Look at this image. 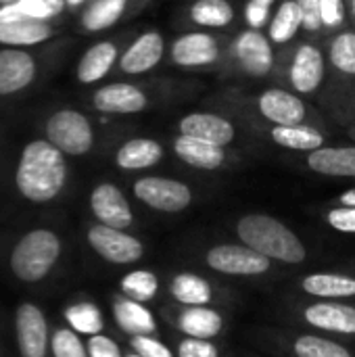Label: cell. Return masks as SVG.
<instances>
[{
    "label": "cell",
    "mask_w": 355,
    "mask_h": 357,
    "mask_svg": "<svg viewBox=\"0 0 355 357\" xmlns=\"http://www.w3.org/2000/svg\"><path fill=\"white\" fill-rule=\"evenodd\" d=\"M172 149H174V155L192 169L218 172V169L226 167V163H228L226 146H218V144H211V142H205L199 138L178 134L172 142Z\"/></svg>",
    "instance_id": "21"
},
{
    "label": "cell",
    "mask_w": 355,
    "mask_h": 357,
    "mask_svg": "<svg viewBox=\"0 0 355 357\" xmlns=\"http://www.w3.org/2000/svg\"><path fill=\"white\" fill-rule=\"evenodd\" d=\"M349 134H352V136H354V138H355V128H354V130H352V132H349Z\"/></svg>",
    "instance_id": "50"
},
{
    "label": "cell",
    "mask_w": 355,
    "mask_h": 357,
    "mask_svg": "<svg viewBox=\"0 0 355 357\" xmlns=\"http://www.w3.org/2000/svg\"><path fill=\"white\" fill-rule=\"evenodd\" d=\"M255 107L270 126H301L310 119V107L305 100L293 90L285 88L264 90L257 96Z\"/></svg>",
    "instance_id": "12"
},
{
    "label": "cell",
    "mask_w": 355,
    "mask_h": 357,
    "mask_svg": "<svg viewBox=\"0 0 355 357\" xmlns=\"http://www.w3.org/2000/svg\"><path fill=\"white\" fill-rule=\"evenodd\" d=\"M308 169L326 178H355V144L352 146H322L308 153Z\"/></svg>",
    "instance_id": "23"
},
{
    "label": "cell",
    "mask_w": 355,
    "mask_h": 357,
    "mask_svg": "<svg viewBox=\"0 0 355 357\" xmlns=\"http://www.w3.org/2000/svg\"><path fill=\"white\" fill-rule=\"evenodd\" d=\"M46 136L65 155H86L94 144V132L88 117L73 109H63L46 121Z\"/></svg>",
    "instance_id": "8"
},
{
    "label": "cell",
    "mask_w": 355,
    "mask_h": 357,
    "mask_svg": "<svg viewBox=\"0 0 355 357\" xmlns=\"http://www.w3.org/2000/svg\"><path fill=\"white\" fill-rule=\"evenodd\" d=\"M169 56L178 67L201 69L213 65L220 59V44L205 31H190L174 40Z\"/></svg>",
    "instance_id": "18"
},
{
    "label": "cell",
    "mask_w": 355,
    "mask_h": 357,
    "mask_svg": "<svg viewBox=\"0 0 355 357\" xmlns=\"http://www.w3.org/2000/svg\"><path fill=\"white\" fill-rule=\"evenodd\" d=\"M322 220L326 228H331L333 232L343 234V236H355V207L331 205L322 213Z\"/></svg>",
    "instance_id": "37"
},
{
    "label": "cell",
    "mask_w": 355,
    "mask_h": 357,
    "mask_svg": "<svg viewBox=\"0 0 355 357\" xmlns=\"http://www.w3.org/2000/svg\"><path fill=\"white\" fill-rule=\"evenodd\" d=\"M65 6V0H19L15 4L0 8V23L21 21V19H36L44 21L59 15Z\"/></svg>",
    "instance_id": "31"
},
{
    "label": "cell",
    "mask_w": 355,
    "mask_h": 357,
    "mask_svg": "<svg viewBox=\"0 0 355 357\" xmlns=\"http://www.w3.org/2000/svg\"><path fill=\"white\" fill-rule=\"evenodd\" d=\"M347 15L345 0H320V19L322 31H337L343 27Z\"/></svg>",
    "instance_id": "41"
},
{
    "label": "cell",
    "mask_w": 355,
    "mask_h": 357,
    "mask_svg": "<svg viewBox=\"0 0 355 357\" xmlns=\"http://www.w3.org/2000/svg\"><path fill=\"white\" fill-rule=\"evenodd\" d=\"M163 316L180 337H190V339L216 341L228 328L226 314L216 305L182 307L172 303L169 310H163Z\"/></svg>",
    "instance_id": "7"
},
{
    "label": "cell",
    "mask_w": 355,
    "mask_h": 357,
    "mask_svg": "<svg viewBox=\"0 0 355 357\" xmlns=\"http://www.w3.org/2000/svg\"><path fill=\"white\" fill-rule=\"evenodd\" d=\"M117 61V46L113 42H98L86 50L77 65V79L82 84H94L103 79Z\"/></svg>",
    "instance_id": "28"
},
{
    "label": "cell",
    "mask_w": 355,
    "mask_h": 357,
    "mask_svg": "<svg viewBox=\"0 0 355 357\" xmlns=\"http://www.w3.org/2000/svg\"><path fill=\"white\" fill-rule=\"evenodd\" d=\"M123 10H126V0H96L82 17V25L86 31L107 29L123 15Z\"/></svg>",
    "instance_id": "36"
},
{
    "label": "cell",
    "mask_w": 355,
    "mask_h": 357,
    "mask_svg": "<svg viewBox=\"0 0 355 357\" xmlns=\"http://www.w3.org/2000/svg\"><path fill=\"white\" fill-rule=\"evenodd\" d=\"M65 320L69 322V326L77 335L94 337V335H103V328H105V320H103L100 310L94 303H88V301L67 307L65 310Z\"/></svg>",
    "instance_id": "35"
},
{
    "label": "cell",
    "mask_w": 355,
    "mask_h": 357,
    "mask_svg": "<svg viewBox=\"0 0 355 357\" xmlns=\"http://www.w3.org/2000/svg\"><path fill=\"white\" fill-rule=\"evenodd\" d=\"M52 354L54 357H90L75 331L69 328H59L52 335Z\"/></svg>",
    "instance_id": "39"
},
{
    "label": "cell",
    "mask_w": 355,
    "mask_h": 357,
    "mask_svg": "<svg viewBox=\"0 0 355 357\" xmlns=\"http://www.w3.org/2000/svg\"><path fill=\"white\" fill-rule=\"evenodd\" d=\"M201 264L213 274L232 278H262L274 272V261L243 243L211 245L201 253Z\"/></svg>",
    "instance_id": "5"
},
{
    "label": "cell",
    "mask_w": 355,
    "mask_h": 357,
    "mask_svg": "<svg viewBox=\"0 0 355 357\" xmlns=\"http://www.w3.org/2000/svg\"><path fill=\"white\" fill-rule=\"evenodd\" d=\"M52 36V27L44 21L21 19L10 23H0V42L8 46H31L44 42Z\"/></svg>",
    "instance_id": "29"
},
{
    "label": "cell",
    "mask_w": 355,
    "mask_h": 357,
    "mask_svg": "<svg viewBox=\"0 0 355 357\" xmlns=\"http://www.w3.org/2000/svg\"><path fill=\"white\" fill-rule=\"evenodd\" d=\"M88 356L90 357H123L126 354H121L119 345L111 339V337H105V335H94L88 339Z\"/></svg>",
    "instance_id": "43"
},
{
    "label": "cell",
    "mask_w": 355,
    "mask_h": 357,
    "mask_svg": "<svg viewBox=\"0 0 355 357\" xmlns=\"http://www.w3.org/2000/svg\"><path fill=\"white\" fill-rule=\"evenodd\" d=\"M167 297L174 305L201 307L218 303V287L203 274L192 270H180L167 280Z\"/></svg>",
    "instance_id": "16"
},
{
    "label": "cell",
    "mask_w": 355,
    "mask_h": 357,
    "mask_svg": "<svg viewBox=\"0 0 355 357\" xmlns=\"http://www.w3.org/2000/svg\"><path fill=\"white\" fill-rule=\"evenodd\" d=\"M335 205H347V207H355V186L352 188H345L337 199H335Z\"/></svg>",
    "instance_id": "45"
},
{
    "label": "cell",
    "mask_w": 355,
    "mask_h": 357,
    "mask_svg": "<svg viewBox=\"0 0 355 357\" xmlns=\"http://www.w3.org/2000/svg\"><path fill=\"white\" fill-rule=\"evenodd\" d=\"M328 63L331 67L345 75L355 77V31L354 29H343L337 36L331 38L328 44Z\"/></svg>",
    "instance_id": "34"
},
{
    "label": "cell",
    "mask_w": 355,
    "mask_h": 357,
    "mask_svg": "<svg viewBox=\"0 0 355 357\" xmlns=\"http://www.w3.org/2000/svg\"><path fill=\"white\" fill-rule=\"evenodd\" d=\"M182 136L199 138L218 146H230L236 140V128L230 119L209 111H192L178 121Z\"/></svg>",
    "instance_id": "17"
},
{
    "label": "cell",
    "mask_w": 355,
    "mask_h": 357,
    "mask_svg": "<svg viewBox=\"0 0 355 357\" xmlns=\"http://www.w3.org/2000/svg\"><path fill=\"white\" fill-rule=\"evenodd\" d=\"M303 10V29L308 33H320L322 31V19H320V0H297Z\"/></svg>",
    "instance_id": "44"
},
{
    "label": "cell",
    "mask_w": 355,
    "mask_h": 357,
    "mask_svg": "<svg viewBox=\"0 0 355 357\" xmlns=\"http://www.w3.org/2000/svg\"><path fill=\"white\" fill-rule=\"evenodd\" d=\"M274 0H249L245 8V19L251 29H262L270 19V8Z\"/></svg>",
    "instance_id": "42"
},
{
    "label": "cell",
    "mask_w": 355,
    "mask_h": 357,
    "mask_svg": "<svg viewBox=\"0 0 355 357\" xmlns=\"http://www.w3.org/2000/svg\"><path fill=\"white\" fill-rule=\"evenodd\" d=\"M165 54V38L157 29L140 33L121 54L119 69L128 75H138L155 69Z\"/></svg>",
    "instance_id": "20"
},
{
    "label": "cell",
    "mask_w": 355,
    "mask_h": 357,
    "mask_svg": "<svg viewBox=\"0 0 355 357\" xmlns=\"http://www.w3.org/2000/svg\"><path fill=\"white\" fill-rule=\"evenodd\" d=\"M113 318L115 324L132 339V337H144V335H157V320L153 312L134 299H128L123 295L113 299Z\"/></svg>",
    "instance_id": "25"
},
{
    "label": "cell",
    "mask_w": 355,
    "mask_h": 357,
    "mask_svg": "<svg viewBox=\"0 0 355 357\" xmlns=\"http://www.w3.org/2000/svg\"><path fill=\"white\" fill-rule=\"evenodd\" d=\"M349 10H352V17L355 21V0H349Z\"/></svg>",
    "instance_id": "46"
},
{
    "label": "cell",
    "mask_w": 355,
    "mask_h": 357,
    "mask_svg": "<svg viewBox=\"0 0 355 357\" xmlns=\"http://www.w3.org/2000/svg\"><path fill=\"white\" fill-rule=\"evenodd\" d=\"M90 209L98 224L109 228L128 230L136 222L126 195L111 182H100L98 186H94V190L90 192Z\"/></svg>",
    "instance_id": "14"
},
{
    "label": "cell",
    "mask_w": 355,
    "mask_h": 357,
    "mask_svg": "<svg viewBox=\"0 0 355 357\" xmlns=\"http://www.w3.org/2000/svg\"><path fill=\"white\" fill-rule=\"evenodd\" d=\"M92 105L100 113L134 115L149 107V98L138 86L126 84V82H115V84H107V86L98 88L92 96Z\"/></svg>",
    "instance_id": "19"
},
{
    "label": "cell",
    "mask_w": 355,
    "mask_h": 357,
    "mask_svg": "<svg viewBox=\"0 0 355 357\" xmlns=\"http://www.w3.org/2000/svg\"><path fill=\"white\" fill-rule=\"evenodd\" d=\"M119 291L123 297L146 305L159 293V278L151 270H132L119 280Z\"/></svg>",
    "instance_id": "33"
},
{
    "label": "cell",
    "mask_w": 355,
    "mask_h": 357,
    "mask_svg": "<svg viewBox=\"0 0 355 357\" xmlns=\"http://www.w3.org/2000/svg\"><path fill=\"white\" fill-rule=\"evenodd\" d=\"M90 247L109 264L132 266L144 259V243L128 230L96 224L88 230Z\"/></svg>",
    "instance_id": "10"
},
{
    "label": "cell",
    "mask_w": 355,
    "mask_h": 357,
    "mask_svg": "<svg viewBox=\"0 0 355 357\" xmlns=\"http://www.w3.org/2000/svg\"><path fill=\"white\" fill-rule=\"evenodd\" d=\"M326 75V56L320 46L312 42H301L291 59L289 86L299 96L316 94Z\"/></svg>",
    "instance_id": "11"
},
{
    "label": "cell",
    "mask_w": 355,
    "mask_h": 357,
    "mask_svg": "<svg viewBox=\"0 0 355 357\" xmlns=\"http://www.w3.org/2000/svg\"><path fill=\"white\" fill-rule=\"evenodd\" d=\"M36 63L31 54L19 48L0 50V94H13L31 84Z\"/></svg>",
    "instance_id": "24"
},
{
    "label": "cell",
    "mask_w": 355,
    "mask_h": 357,
    "mask_svg": "<svg viewBox=\"0 0 355 357\" xmlns=\"http://www.w3.org/2000/svg\"><path fill=\"white\" fill-rule=\"evenodd\" d=\"M132 192L149 209L167 215L190 209L195 201V190L190 184L165 176H142L132 184Z\"/></svg>",
    "instance_id": "6"
},
{
    "label": "cell",
    "mask_w": 355,
    "mask_h": 357,
    "mask_svg": "<svg viewBox=\"0 0 355 357\" xmlns=\"http://www.w3.org/2000/svg\"><path fill=\"white\" fill-rule=\"evenodd\" d=\"M268 138L278 144L280 149L295 151V153H312L322 146H326V134L312 126V123H301V126H270L268 128Z\"/></svg>",
    "instance_id": "27"
},
{
    "label": "cell",
    "mask_w": 355,
    "mask_h": 357,
    "mask_svg": "<svg viewBox=\"0 0 355 357\" xmlns=\"http://www.w3.org/2000/svg\"><path fill=\"white\" fill-rule=\"evenodd\" d=\"M67 2H69V4H71V6H75V4H80V2H82V0H67Z\"/></svg>",
    "instance_id": "49"
},
{
    "label": "cell",
    "mask_w": 355,
    "mask_h": 357,
    "mask_svg": "<svg viewBox=\"0 0 355 357\" xmlns=\"http://www.w3.org/2000/svg\"><path fill=\"white\" fill-rule=\"evenodd\" d=\"M232 56L241 71L253 77H264L274 67L272 40L259 29H245L232 42Z\"/></svg>",
    "instance_id": "13"
},
{
    "label": "cell",
    "mask_w": 355,
    "mask_h": 357,
    "mask_svg": "<svg viewBox=\"0 0 355 357\" xmlns=\"http://www.w3.org/2000/svg\"><path fill=\"white\" fill-rule=\"evenodd\" d=\"M272 343L289 357H355V347L341 339L320 335L314 331L303 333H270Z\"/></svg>",
    "instance_id": "9"
},
{
    "label": "cell",
    "mask_w": 355,
    "mask_h": 357,
    "mask_svg": "<svg viewBox=\"0 0 355 357\" xmlns=\"http://www.w3.org/2000/svg\"><path fill=\"white\" fill-rule=\"evenodd\" d=\"M301 27H303V10L299 2L285 0L270 21L268 38L272 40V44H287L297 36Z\"/></svg>",
    "instance_id": "30"
},
{
    "label": "cell",
    "mask_w": 355,
    "mask_h": 357,
    "mask_svg": "<svg viewBox=\"0 0 355 357\" xmlns=\"http://www.w3.org/2000/svg\"><path fill=\"white\" fill-rule=\"evenodd\" d=\"M354 115H355V105H354Z\"/></svg>",
    "instance_id": "51"
},
{
    "label": "cell",
    "mask_w": 355,
    "mask_h": 357,
    "mask_svg": "<svg viewBox=\"0 0 355 357\" xmlns=\"http://www.w3.org/2000/svg\"><path fill=\"white\" fill-rule=\"evenodd\" d=\"M165 149L155 138H132L123 142L115 153V163L126 172H142L163 161Z\"/></svg>",
    "instance_id": "26"
},
{
    "label": "cell",
    "mask_w": 355,
    "mask_h": 357,
    "mask_svg": "<svg viewBox=\"0 0 355 357\" xmlns=\"http://www.w3.org/2000/svg\"><path fill=\"white\" fill-rule=\"evenodd\" d=\"M123 357H140V356H138L136 351H128V354H126V356H123Z\"/></svg>",
    "instance_id": "48"
},
{
    "label": "cell",
    "mask_w": 355,
    "mask_h": 357,
    "mask_svg": "<svg viewBox=\"0 0 355 357\" xmlns=\"http://www.w3.org/2000/svg\"><path fill=\"white\" fill-rule=\"evenodd\" d=\"M188 13L192 23L209 29L228 27L234 21V6L228 0H197Z\"/></svg>",
    "instance_id": "32"
},
{
    "label": "cell",
    "mask_w": 355,
    "mask_h": 357,
    "mask_svg": "<svg viewBox=\"0 0 355 357\" xmlns=\"http://www.w3.org/2000/svg\"><path fill=\"white\" fill-rule=\"evenodd\" d=\"M239 243L274 264L301 266L310 259L305 241L282 220L270 213H245L230 224Z\"/></svg>",
    "instance_id": "1"
},
{
    "label": "cell",
    "mask_w": 355,
    "mask_h": 357,
    "mask_svg": "<svg viewBox=\"0 0 355 357\" xmlns=\"http://www.w3.org/2000/svg\"><path fill=\"white\" fill-rule=\"evenodd\" d=\"M61 255V238L50 230H33L25 234L10 255V268L23 282L42 280Z\"/></svg>",
    "instance_id": "4"
},
{
    "label": "cell",
    "mask_w": 355,
    "mask_h": 357,
    "mask_svg": "<svg viewBox=\"0 0 355 357\" xmlns=\"http://www.w3.org/2000/svg\"><path fill=\"white\" fill-rule=\"evenodd\" d=\"M130 347L140 357H176V351L165 341H161L157 335L132 337Z\"/></svg>",
    "instance_id": "40"
},
{
    "label": "cell",
    "mask_w": 355,
    "mask_h": 357,
    "mask_svg": "<svg viewBox=\"0 0 355 357\" xmlns=\"http://www.w3.org/2000/svg\"><path fill=\"white\" fill-rule=\"evenodd\" d=\"M15 2H19V0H0L2 6H8V4H15Z\"/></svg>",
    "instance_id": "47"
},
{
    "label": "cell",
    "mask_w": 355,
    "mask_h": 357,
    "mask_svg": "<svg viewBox=\"0 0 355 357\" xmlns=\"http://www.w3.org/2000/svg\"><path fill=\"white\" fill-rule=\"evenodd\" d=\"M176 357H224L222 347L216 341L207 339H190V337H180L176 341Z\"/></svg>",
    "instance_id": "38"
},
{
    "label": "cell",
    "mask_w": 355,
    "mask_h": 357,
    "mask_svg": "<svg viewBox=\"0 0 355 357\" xmlns=\"http://www.w3.org/2000/svg\"><path fill=\"white\" fill-rule=\"evenodd\" d=\"M65 180L67 163L63 153L52 142L33 140L23 149L15 182L25 199L33 203L52 201L63 190Z\"/></svg>",
    "instance_id": "2"
},
{
    "label": "cell",
    "mask_w": 355,
    "mask_h": 357,
    "mask_svg": "<svg viewBox=\"0 0 355 357\" xmlns=\"http://www.w3.org/2000/svg\"><path fill=\"white\" fill-rule=\"evenodd\" d=\"M295 287L305 299L355 301L354 272H310L303 274Z\"/></svg>",
    "instance_id": "15"
},
{
    "label": "cell",
    "mask_w": 355,
    "mask_h": 357,
    "mask_svg": "<svg viewBox=\"0 0 355 357\" xmlns=\"http://www.w3.org/2000/svg\"><path fill=\"white\" fill-rule=\"evenodd\" d=\"M293 320L314 333L341 341L355 339V301L305 299L291 307Z\"/></svg>",
    "instance_id": "3"
},
{
    "label": "cell",
    "mask_w": 355,
    "mask_h": 357,
    "mask_svg": "<svg viewBox=\"0 0 355 357\" xmlns=\"http://www.w3.org/2000/svg\"><path fill=\"white\" fill-rule=\"evenodd\" d=\"M17 341L23 357H44L48 347V326L44 314L31 305L23 303L17 310Z\"/></svg>",
    "instance_id": "22"
}]
</instances>
